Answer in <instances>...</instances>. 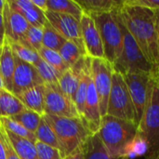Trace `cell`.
I'll return each mask as SVG.
<instances>
[{"mask_svg":"<svg viewBox=\"0 0 159 159\" xmlns=\"http://www.w3.org/2000/svg\"><path fill=\"white\" fill-rule=\"evenodd\" d=\"M117 11L146 60L158 72L159 50L155 10L123 2Z\"/></svg>","mask_w":159,"mask_h":159,"instance_id":"cell-1","label":"cell"},{"mask_svg":"<svg viewBox=\"0 0 159 159\" xmlns=\"http://www.w3.org/2000/svg\"><path fill=\"white\" fill-rule=\"evenodd\" d=\"M42 116L56 133L62 158L83 146L92 135L80 117H61L46 114Z\"/></svg>","mask_w":159,"mask_h":159,"instance_id":"cell-2","label":"cell"},{"mask_svg":"<svg viewBox=\"0 0 159 159\" xmlns=\"http://www.w3.org/2000/svg\"><path fill=\"white\" fill-rule=\"evenodd\" d=\"M137 132L138 126L135 123L105 115L102 117L98 135L111 157L122 158Z\"/></svg>","mask_w":159,"mask_h":159,"instance_id":"cell-3","label":"cell"},{"mask_svg":"<svg viewBox=\"0 0 159 159\" xmlns=\"http://www.w3.org/2000/svg\"><path fill=\"white\" fill-rule=\"evenodd\" d=\"M120 26L123 38V51L119 60L113 65L114 71L122 75L127 74H148L157 75V70L146 60L136 40L126 27L117 9L114 11Z\"/></svg>","mask_w":159,"mask_h":159,"instance_id":"cell-4","label":"cell"},{"mask_svg":"<svg viewBox=\"0 0 159 159\" xmlns=\"http://www.w3.org/2000/svg\"><path fill=\"white\" fill-rule=\"evenodd\" d=\"M138 132L148 144L146 159H157L159 156V78L153 75L149 86L148 102L138 126Z\"/></svg>","mask_w":159,"mask_h":159,"instance_id":"cell-5","label":"cell"},{"mask_svg":"<svg viewBox=\"0 0 159 159\" xmlns=\"http://www.w3.org/2000/svg\"><path fill=\"white\" fill-rule=\"evenodd\" d=\"M99 29L103 49L104 58L114 65L121 57L123 51V38L120 26L114 12L90 15Z\"/></svg>","mask_w":159,"mask_h":159,"instance_id":"cell-6","label":"cell"},{"mask_svg":"<svg viewBox=\"0 0 159 159\" xmlns=\"http://www.w3.org/2000/svg\"><path fill=\"white\" fill-rule=\"evenodd\" d=\"M106 115L127 121H131L137 126L136 112L123 75L114 71L112 87L108 100Z\"/></svg>","mask_w":159,"mask_h":159,"instance_id":"cell-7","label":"cell"},{"mask_svg":"<svg viewBox=\"0 0 159 159\" xmlns=\"http://www.w3.org/2000/svg\"><path fill=\"white\" fill-rule=\"evenodd\" d=\"M113 74L114 67L106 59H91V77L97 91L102 116L107 112Z\"/></svg>","mask_w":159,"mask_h":159,"instance_id":"cell-8","label":"cell"},{"mask_svg":"<svg viewBox=\"0 0 159 159\" xmlns=\"http://www.w3.org/2000/svg\"><path fill=\"white\" fill-rule=\"evenodd\" d=\"M44 112L61 117H80L74 101L61 90L58 84H45Z\"/></svg>","mask_w":159,"mask_h":159,"instance_id":"cell-9","label":"cell"},{"mask_svg":"<svg viewBox=\"0 0 159 159\" xmlns=\"http://www.w3.org/2000/svg\"><path fill=\"white\" fill-rule=\"evenodd\" d=\"M153 75H156L127 74L123 75L135 108L136 120L138 126L143 118V116L147 105L149 86Z\"/></svg>","mask_w":159,"mask_h":159,"instance_id":"cell-10","label":"cell"},{"mask_svg":"<svg viewBox=\"0 0 159 159\" xmlns=\"http://www.w3.org/2000/svg\"><path fill=\"white\" fill-rule=\"evenodd\" d=\"M80 24L86 55L91 59H105L102 37L94 19L84 13Z\"/></svg>","mask_w":159,"mask_h":159,"instance_id":"cell-11","label":"cell"},{"mask_svg":"<svg viewBox=\"0 0 159 159\" xmlns=\"http://www.w3.org/2000/svg\"><path fill=\"white\" fill-rule=\"evenodd\" d=\"M48 21L66 40H71L84 48L80 20L73 16L50 10L45 11Z\"/></svg>","mask_w":159,"mask_h":159,"instance_id":"cell-12","label":"cell"},{"mask_svg":"<svg viewBox=\"0 0 159 159\" xmlns=\"http://www.w3.org/2000/svg\"><path fill=\"white\" fill-rule=\"evenodd\" d=\"M15 62L16 67L13 75L12 86V93L15 96L34 87L44 84L34 65L25 62L17 57H15Z\"/></svg>","mask_w":159,"mask_h":159,"instance_id":"cell-13","label":"cell"},{"mask_svg":"<svg viewBox=\"0 0 159 159\" xmlns=\"http://www.w3.org/2000/svg\"><path fill=\"white\" fill-rule=\"evenodd\" d=\"M5 25V37L10 42H17L25 45V35L30 24L17 11L11 9L8 1H6L3 10Z\"/></svg>","mask_w":159,"mask_h":159,"instance_id":"cell-14","label":"cell"},{"mask_svg":"<svg viewBox=\"0 0 159 159\" xmlns=\"http://www.w3.org/2000/svg\"><path fill=\"white\" fill-rule=\"evenodd\" d=\"M102 117V116L101 115L97 91H96L94 83L92 81V77H90L89 81V86H88V92H87L84 113H83L81 119L85 122L89 131L92 134H95V133H98L99 131Z\"/></svg>","mask_w":159,"mask_h":159,"instance_id":"cell-15","label":"cell"},{"mask_svg":"<svg viewBox=\"0 0 159 159\" xmlns=\"http://www.w3.org/2000/svg\"><path fill=\"white\" fill-rule=\"evenodd\" d=\"M11 9L20 13L30 25L44 28L48 22L45 11L38 8L32 0H8Z\"/></svg>","mask_w":159,"mask_h":159,"instance_id":"cell-16","label":"cell"},{"mask_svg":"<svg viewBox=\"0 0 159 159\" xmlns=\"http://www.w3.org/2000/svg\"><path fill=\"white\" fill-rule=\"evenodd\" d=\"M86 57H83L74 66L70 67L67 71H65L59 79V87L61 90L67 95L70 99H72L75 102V94L77 91V88L79 85L81 72L85 66Z\"/></svg>","mask_w":159,"mask_h":159,"instance_id":"cell-17","label":"cell"},{"mask_svg":"<svg viewBox=\"0 0 159 159\" xmlns=\"http://www.w3.org/2000/svg\"><path fill=\"white\" fill-rule=\"evenodd\" d=\"M16 62L15 57L10 48L9 42L5 38L3 44L0 46V74L2 75L5 89L12 93L13 75L15 72Z\"/></svg>","mask_w":159,"mask_h":159,"instance_id":"cell-18","label":"cell"},{"mask_svg":"<svg viewBox=\"0 0 159 159\" xmlns=\"http://www.w3.org/2000/svg\"><path fill=\"white\" fill-rule=\"evenodd\" d=\"M44 95H45V84L34 87L17 95L16 97L22 102V104L27 109L34 111L42 116L45 115Z\"/></svg>","mask_w":159,"mask_h":159,"instance_id":"cell-19","label":"cell"},{"mask_svg":"<svg viewBox=\"0 0 159 159\" xmlns=\"http://www.w3.org/2000/svg\"><path fill=\"white\" fill-rule=\"evenodd\" d=\"M76 2L82 7L84 13L92 15V14L114 12L123 5L124 1H118V0H76Z\"/></svg>","mask_w":159,"mask_h":159,"instance_id":"cell-20","label":"cell"},{"mask_svg":"<svg viewBox=\"0 0 159 159\" xmlns=\"http://www.w3.org/2000/svg\"><path fill=\"white\" fill-rule=\"evenodd\" d=\"M25 109L26 107L13 93L5 89H0V117H12Z\"/></svg>","mask_w":159,"mask_h":159,"instance_id":"cell-21","label":"cell"},{"mask_svg":"<svg viewBox=\"0 0 159 159\" xmlns=\"http://www.w3.org/2000/svg\"><path fill=\"white\" fill-rule=\"evenodd\" d=\"M84 159H121L111 157L98 133L89 137L83 145Z\"/></svg>","mask_w":159,"mask_h":159,"instance_id":"cell-22","label":"cell"},{"mask_svg":"<svg viewBox=\"0 0 159 159\" xmlns=\"http://www.w3.org/2000/svg\"><path fill=\"white\" fill-rule=\"evenodd\" d=\"M7 131V137L20 159H38L35 143Z\"/></svg>","mask_w":159,"mask_h":159,"instance_id":"cell-23","label":"cell"},{"mask_svg":"<svg viewBox=\"0 0 159 159\" xmlns=\"http://www.w3.org/2000/svg\"><path fill=\"white\" fill-rule=\"evenodd\" d=\"M47 5L48 10L67 14L79 20L84 14L82 7L74 0H47Z\"/></svg>","mask_w":159,"mask_h":159,"instance_id":"cell-24","label":"cell"},{"mask_svg":"<svg viewBox=\"0 0 159 159\" xmlns=\"http://www.w3.org/2000/svg\"><path fill=\"white\" fill-rule=\"evenodd\" d=\"M59 53L69 67L74 66L83 57L87 56L85 52V48L79 46L77 43L71 40H67L63 44Z\"/></svg>","mask_w":159,"mask_h":159,"instance_id":"cell-25","label":"cell"},{"mask_svg":"<svg viewBox=\"0 0 159 159\" xmlns=\"http://www.w3.org/2000/svg\"><path fill=\"white\" fill-rule=\"evenodd\" d=\"M66 41L67 40L60 33H58L48 21L46 23L43 28L42 47L59 52Z\"/></svg>","mask_w":159,"mask_h":159,"instance_id":"cell-26","label":"cell"},{"mask_svg":"<svg viewBox=\"0 0 159 159\" xmlns=\"http://www.w3.org/2000/svg\"><path fill=\"white\" fill-rule=\"evenodd\" d=\"M34 134H35L37 142H40L44 144L49 145L61 151V146H60L55 131L50 127V125L44 119L43 116L41 117L39 126Z\"/></svg>","mask_w":159,"mask_h":159,"instance_id":"cell-27","label":"cell"},{"mask_svg":"<svg viewBox=\"0 0 159 159\" xmlns=\"http://www.w3.org/2000/svg\"><path fill=\"white\" fill-rule=\"evenodd\" d=\"M8 42H9V45H10V48L12 49L14 56L17 57L18 59L25 62H28L32 65H35L41 60L38 54V51L32 48L31 47L20 44V43H17V42H10V41Z\"/></svg>","mask_w":159,"mask_h":159,"instance_id":"cell-28","label":"cell"},{"mask_svg":"<svg viewBox=\"0 0 159 159\" xmlns=\"http://www.w3.org/2000/svg\"><path fill=\"white\" fill-rule=\"evenodd\" d=\"M41 117L42 116L40 115H38L37 113L26 108L21 113H20L10 118L13 119L14 121L20 123L22 127H24L29 131L35 133V131L37 130V128L39 126Z\"/></svg>","mask_w":159,"mask_h":159,"instance_id":"cell-29","label":"cell"},{"mask_svg":"<svg viewBox=\"0 0 159 159\" xmlns=\"http://www.w3.org/2000/svg\"><path fill=\"white\" fill-rule=\"evenodd\" d=\"M0 123L5 128L6 130L13 133L14 135L19 136L23 139H26L34 143H35L37 142L34 133L29 131L24 127H22L20 123L14 121L10 117H0Z\"/></svg>","mask_w":159,"mask_h":159,"instance_id":"cell-30","label":"cell"},{"mask_svg":"<svg viewBox=\"0 0 159 159\" xmlns=\"http://www.w3.org/2000/svg\"><path fill=\"white\" fill-rule=\"evenodd\" d=\"M38 54L42 60L47 61L48 64H50L52 67H54L56 70H58L61 74H63L65 71H67L70 68L62 60L61 56L60 55L58 51L42 47L38 50Z\"/></svg>","mask_w":159,"mask_h":159,"instance_id":"cell-31","label":"cell"},{"mask_svg":"<svg viewBox=\"0 0 159 159\" xmlns=\"http://www.w3.org/2000/svg\"><path fill=\"white\" fill-rule=\"evenodd\" d=\"M148 152V144L145 139L137 132L134 139L131 143L127 146L124 154V157H128L129 159H133L137 157H145Z\"/></svg>","mask_w":159,"mask_h":159,"instance_id":"cell-32","label":"cell"},{"mask_svg":"<svg viewBox=\"0 0 159 159\" xmlns=\"http://www.w3.org/2000/svg\"><path fill=\"white\" fill-rule=\"evenodd\" d=\"M34 67L36 68L40 77L42 78L44 84H53L57 85L59 83V79L61 76V73L52 67L44 60H40Z\"/></svg>","mask_w":159,"mask_h":159,"instance_id":"cell-33","label":"cell"},{"mask_svg":"<svg viewBox=\"0 0 159 159\" xmlns=\"http://www.w3.org/2000/svg\"><path fill=\"white\" fill-rule=\"evenodd\" d=\"M42 40L43 28L30 25L25 35V45L38 51L42 48Z\"/></svg>","mask_w":159,"mask_h":159,"instance_id":"cell-34","label":"cell"},{"mask_svg":"<svg viewBox=\"0 0 159 159\" xmlns=\"http://www.w3.org/2000/svg\"><path fill=\"white\" fill-rule=\"evenodd\" d=\"M35 148L38 159H63L60 150L49 145L44 144L40 142L35 143Z\"/></svg>","mask_w":159,"mask_h":159,"instance_id":"cell-35","label":"cell"},{"mask_svg":"<svg viewBox=\"0 0 159 159\" xmlns=\"http://www.w3.org/2000/svg\"><path fill=\"white\" fill-rule=\"evenodd\" d=\"M0 136H1L2 143H3V145L5 148L6 159H20L19 157L18 154L16 153L15 149L13 148V146H12L8 137H7V131L1 123H0Z\"/></svg>","mask_w":159,"mask_h":159,"instance_id":"cell-36","label":"cell"},{"mask_svg":"<svg viewBox=\"0 0 159 159\" xmlns=\"http://www.w3.org/2000/svg\"><path fill=\"white\" fill-rule=\"evenodd\" d=\"M124 3L130 6H137L151 10H159V0H124Z\"/></svg>","mask_w":159,"mask_h":159,"instance_id":"cell-37","label":"cell"},{"mask_svg":"<svg viewBox=\"0 0 159 159\" xmlns=\"http://www.w3.org/2000/svg\"><path fill=\"white\" fill-rule=\"evenodd\" d=\"M63 159H84V150H83V146L77 148L76 150H75L73 153H71L69 156H67L65 158Z\"/></svg>","mask_w":159,"mask_h":159,"instance_id":"cell-38","label":"cell"},{"mask_svg":"<svg viewBox=\"0 0 159 159\" xmlns=\"http://www.w3.org/2000/svg\"><path fill=\"white\" fill-rule=\"evenodd\" d=\"M4 40H5V25H4L3 15L0 13V46L3 44Z\"/></svg>","mask_w":159,"mask_h":159,"instance_id":"cell-39","label":"cell"},{"mask_svg":"<svg viewBox=\"0 0 159 159\" xmlns=\"http://www.w3.org/2000/svg\"><path fill=\"white\" fill-rule=\"evenodd\" d=\"M33 3L40 9H42L43 11H47L48 10V5H47V0H32Z\"/></svg>","mask_w":159,"mask_h":159,"instance_id":"cell-40","label":"cell"},{"mask_svg":"<svg viewBox=\"0 0 159 159\" xmlns=\"http://www.w3.org/2000/svg\"><path fill=\"white\" fill-rule=\"evenodd\" d=\"M156 24H157V43L159 50V10H156Z\"/></svg>","mask_w":159,"mask_h":159,"instance_id":"cell-41","label":"cell"},{"mask_svg":"<svg viewBox=\"0 0 159 159\" xmlns=\"http://www.w3.org/2000/svg\"><path fill=\"white\" fill-rule=\"evenodd\" d=\"M0 159H6V155H5V148L2 143V139L0 136Z\"/></svg>","mask_w":159,"mask_h":159,"instance_id":"cell-42","label":"cell"},{"mask_svg":"<svg viewBox=\"0 0 159 159\" xmlns=\"http://www.w3.org/2000/svg\"><path fill=\"white\" fill-rule=\"evenodd\" d=\"M5 3H6L5 0H0V13H1V14L3 13L4 7H5Z\"/></svg>","mask_w":159,"mask_h":159,"instance_id":"cell-43","label":"cell"},{"mask_svg":"<svg viewBox=\"0 0 159 159\" xmlns=\"http://www.w3.org/2000/svg\"><path fill=\"white\" fill-rule=\"evenodd\" d=\"M5 89V86H4V81L2 78V75L0 74V89Z\"/></svg>","mask_w":159,"mask_h":159,"instance_id":"cell-44","label":"cell"},{"mask_svg":"<svg viewBox=\"0 0 159 159\" xmlns=\"http://www.w3.org/2000/svg\"><path fill=\"white\" fill-rule=\"evenodd\" d=\"M157 76H158V78H159V69H158V72H157Z\"/></svg>","mask_w":159,"mask_h":159,"instance_id":"cell-45","label":"cell"},{"mask_svg":"<svg viewBox=\"0 0 159 159\" xmlns=\"http://www.w3.org/2000/svg\"><path fill=\"white\" fill-rule=\"evenodd\" d=\"M121 159H129V158H128V157H122Z\"/></svg>","mask_w":159,"mask_h":159,"instance_id":"cell-46","label":"cell"},{"mask_svg":"<svg viewBox=\"0 0 159 159\" xmlns=\"http://www.w3.org/2000/svg\"><path fill=\"white\" fill-rule=\"evenodd\" d=\"M157 159H159V156H158V157H157Z\"/></svg>","mask_w":159,"mask_h":159,"instance_id":"cell-47","label":"cell"}]
</instances>
